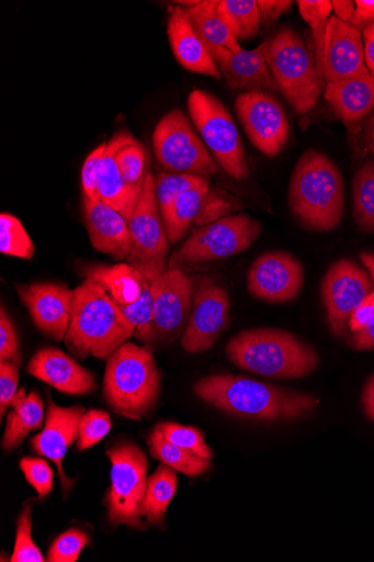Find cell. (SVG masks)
<instances>
[{"label": "cell", "mask_w": 374, "mask_h": 562, "mask_svg": "<svg viewBox=\"0 0 374 562\" xmlns=\"http://www.w3.org/2000/svg\"><path fill=\"white\" fill-rule=\"evenodd\" d=\"M154 296V344H171L183 335L193 308V279L168 269L150 283ZM152 344V345H154Z\"/></svg>", "instance_id": "cell-13"}, {"label": "cell", "mask_w": 374, "mask_h": 562, "mask_svg": "<svg viewBox=\"0 0 374 562\" xmlns=\"http://www.w3.org/2000/svg\"><path fill=\"white\" fill-rule=\"evenodd\" d=\"M86 279L101 284L118 304L135 303L141 295L146 279L132 266H91L83 272Z\"/></svg>", "instance_id": "cell-28"}, {"label": "cell", "mask_w": 374, "mask_h": 562, "mask_svg": "<svg viewBox=\"0 0 374 562\" xmlns=\"http://www.w3.org/2000/svg\"><path fill=\"white\" fill-rule=\"evenodd\" d=\"M134 335L135 328L101 284L86 279L75 289L72 318L65 341L77 359L109 360Z\"/></svg>", "instance_id": "cell-2"}, {"label": "cell", "mask_w": 374, "mask_h": 562, "mask_svg": "<svg viewBox=\"0 0 374 562\" xmlns=\"http://www.w3.org/2000/svg\"><path fill=\"white\" fill-rule=\"evenodd\" d=\"M288 203L306 228L336 229L344 214V182L338 167L314 149L305 151L292 176Z\"/></svg>", "instance_id": "cell-4"}, {"label": "cell", "mask_w": 374, "mask_h": 562, "mask_svg": "<svg viewBox=\"0 0 374 562\" xmlns=\"http://www.w3.org/2000/svg\"><path fill=\"white\" fill-rule=\"evenodd\" d=\"M122 139V131L109 143L100 164L98 175L99 200L121 213L129 223L141 192L132 189L122 177L116 162V151Z\"/></svg>", "instance_id": "cell-25"}, {"label": "cell", "mask_w": 374, "mask_h": 562, "mask_svg": "<svg viewBox=\"0 0 374 562\" xmlns=\"http://www.w3.org/2000/svg\"><path fill=\"white\" fill-rule=\"evenodd\" d=\"M270 40L262 42L251 50L242 49L238 54L224 47H207L213 59L219 67L233 89L248 91H281L267 63Z\"/></svg>", "instance_id": "cell-20"}, {"label": "cell", "mask_w": 374, "mask_h": 562, "mask_svg": "<svg viewBox=\"0 0 374 562\" xmlns=\"http://www.w3.org/2000/svg\"><path fill=\"white\" fill-rule=\"evenodd\" d=\"M363 46L366 68L374 76V22L363 29Z\"/></svg>", "instance_id": "cell-52"}, {"label": "cell", "mask_w": 374, "mask_h": 562, "mask_svg": "<svg viewBox=\"0 0 374 562\" xmlns=\"http://www.w3.org/2000/svg\"><path fill=\"white\" fill-rule=\"evenodd\" d=\"M168 34L175 59L183 68L217 80L222 78L218 65L193 30L182 7L170 8Z\"/></svg>", "instance_id": "cell-23"}, {"label": "cell", "mask_w": 374, "mask_h": 562, "mask_svg": "<svg viewBox=\"0 0 374 562\" xmlns=\"http://www.w3.org/2000/svg\"><path fill=\"white\" fill-rule=\"evenodd\" d=\"M112 463V484L104 497L110 522L145 530L140 506L147 486L148 461L135 443L120 442L106 450Z\"/></svg>", "instance_id": "cell-9"}, {"label": "cell", "mask_w": 374, "mask_h": 562, "mask_svg": "<svg viewBox=\"0 0 374 562\" xmlns=\"http://www.w3.org/2000/svg\"><path fill=\"white\" fill-rule=\"evenodd\" d=\"M353 214L361 229L374 234V164L364 165L353 179Z\"/></svg>", "instance_id": "cell-34"}, {"label": "cell", "mask_w": 374, "mask_h": 562, "mask_svg": "<svg viewBox=\"0 0 374 562\" xmlns=\"http://www.w3.org/2000/svg\"><path fill=\"white\" fill-rule=\"evenodd\" d=\"M226 352L239 369L271 379H302L318 367L316 350L294 334L274 328L241 331Z\"/></svg>", "instance_id": "cell-3"}, {"label": "cell", "mask_w": 374, "mask_h": 562, "mask_svg": "<svg viewBox=\"0 0 374 562\" xmlns=\"http://www.w3.org/2000/svg\"><path fill=\"white\" fill-rule=\"evenodd\" d=\"M18 294L35 327L52 340H65L70 328L75 290L61 283L18 284Z\"/></svg>", "instance_id": "cell-17"}, {"label": "cell", "mask_w": 374, "mask_h": 562, "mask_svg": "<svg viewBox=\"0 0 374 562\" xmlns=\"http://www.w3.org/2000/svg\"><path fill=\"white\" fill-rule=\"evenodd\" d=\"M360 260L362 265L366 268L372 283L374 284V254L371 252H362L360 255Z\"/></svg>", "instance_id": "cell-55"}, {"label": "cell", "mask_w": 374, "mask_h": 562, "mask_svg": "<svg viewBox=\"0 0 374 562\" xmlns=\"http://www.w3.org/2000/svg\"><path fill=\"white\" fill-rule=\"evenodd\" d=\"M0 251L22 260H32L35 252L34 243L20 220L8 213L0 216Z\"/></svg>", "instance_id": "cell-36"}, {"label": "cell", "mask_w": 374, "mask_h": 562, "mask_svg": "<svg viewBox=\"0 0 374 562\" xmlns=\"http://www.w3.org/2000/svg\"><path fill=\"white\" fill-rule=\"evenodd\" d=\"M89 537L79 529H70L52 543L47 553L49 562H76L82 550L89 546Z\"/></svg>", "instance_id": "cell-42"}, {"label": "cell", "mask_w": 374, "mask_h": 562, "mask_svg": "<svg viewBox=\"0 0 374 562\" xmlns=\"http://www.w3.org/2000/svg\"><path fill=\"white\" fill-rule=\"evenodd\" d=\"M86 413L82 405L65 407L48 397L44 428L31 440L32 449L57 467L61 485L67 492L72 488L75 481L65 473V457L68 449L78 440L79 425Z\"/></svg>", "instance_id": "cell-19"}, {"label": "cell", "mask_w": 374, "mask_h": 562, "mask_svg": "<svg viewBox=\"0 0 374 562\" xmlns=\"http://www.w3.org/2000/svg\"><path fill=\"white\" fill-rule=\"evenodd\" d=\"M267 63L291 106L299 114L311 111L322 79L304 40L292 30L281 31L270 40Z\"/></svg>", "instance_id": "cell-6"}, {"label": "cell", "mask_w": 374, "mask_h": 562, "mask_svg": "<svg viewBox=\"0 0 374 562\" xmlns=\"http://www.w3.org/2000/svg\"><path fill=\"white\" fill-rule=\"evenodd\" d=\"M292 4L291 0H259L258 8L261 14V23H272L279 20L283 14L291 11Z\"/></svg>", "instance_id": "cell-49"}, {"label": "cell", "mask_w": 374, "mask_h": 562, "mask_svg": "<svg viewBox=\"0 0 374 562\" xmlns=\"http://www.w3.org/2000/svg\"><path fill=\"white\" fill-rule=\"evenodd\" d=\"M336 16L343 22L351 23L355 13V3L336 0L332 2Z\"/></svg>", "instance_id": "cell-53"}, {"label": "cell", "mask_w": 374, "mask_h": 562, "mask_svg": "<svg viewBox=\"0 0 374 562\" xmlns=\"http://www.w3.org/2000/svg\"><path fill=\"white\" fill-rule=\"evenodd\" d=\"M209 189L208 180L180 194L163 217L169 241L181 240L197 218L204 198Z\"/></svg>", "instance_id": "cell-31"}, {"label": "cell", "mask_w": 374, "mask_h": 562, "mask_svg": "<svg viewBox=\"0 0 374 562\" xmlns=\"http://www.w3.org/2000/svg\"><path fill=\"white\" fill-rule=\"evenodd\" d=\"M233 209L230 204L224 200L223 198H216L215 200H211L206 194L204 198L201 212L197 216L199 225H207L213 222H217L223 220L226 216L229 210Z\"/></svg>", "instance_id": "cell-47"}, {"label": "cell", "mask_w": 374, "mask_h": 562, "mask_svg": "<svg viewBox=\"0 0 374 562\" xmlns=\"http://www.w3.org/2000/svg\"><path fill=\"white\" fill-rule=\"evenodd\" d=\"M115 158L127 186L141 192L149 172L145 146L129 133L122 131V139Z\"/></svg>", "instance_id": "cell-32"}, {"label": "cell", "mask_w": 374, "mask_h": 562, "mask_svg": "<svg viewBox=\"0 0 374 562\" xmlns=\"http://www.w3.org/2000/svg\"><path fill=\"white\" fill-rule=\"evenodd\" d=\"M374 322V291H372L352 313L349 329L352 334L360 333Z\"/></svg>", "instance_id": "cell-48"}, {"label": "cell", "mask_w": 374, "mask_h": 562, "mask_svg": "<svg viewBox=\"0 0 374 562\" xmlns=\"http://www.w3.org/2000/svg\"><path fill=\"white\" fill-rule=\"evenodd\" d=\"M118 306L124 316L135 328L134 336L136 339L145 346L150 347L154 344V296L150 283L147 280L144 282L141 295L135 303L121 304Z\"/></svg>", "instance_id": "cell-35"}, {"label": "cell", "mask_w": 374, "mask_h": 562, "mask_svg": "<svg viewBox=\"0 0 374 562\" xmlns=\"http://www.w3.org/2000/svg\"><path fill=\"white\" fill-rule=\"evenodd\" d=\"M106 148V143H102L94 148L86 159L81 172L82 192L86 199L99 200L98 175L101 160Z\"/></svg>", "instance_id": "cell-46"}, {"label": "cell", "mask_w": 374, "mask_h": 562, "mask_svg": "<svg viewBox=\"0 0 374 562\" xmlns=\"http://www.w3.org/2000/svg\"><path fill=\"white\" fill-rule=\"evenodd\" d=\"M27 373L70 395H87L98 390L94 374L57 348L39 349L27 364Z\"/></svg>", "instance_id": "cell-21"}, {"label": "cell", "mask_w": 374, "mask_h": 562, "mask_svg": "<svg viewBox=\"0 0 374 562\" xmlns=\"http://www.w3.org/2000/svg\"><path fill=\"white\" fill-rule=\"evenodd\" d=\"M236 111L252 145L265 157L279 156L290 134L280 102L267 92L246 91L238 95Z\"/></svg>", "instance_id": "cell-14"}, {"label": "cell", "mask_w": 374, "mask_h": 562, "mask_svg": "<svg viewBox=\"0 0 374 562\" xmlns=\"http://www.w3.org/2000/svg\"><path fill=\"white\" fill-rule=\"evenodd\" d=\"M128 226L131 254L127 263L151 283L162 276L169 266V238L158 206L151 171L147 175Z\"/></svg>", "instance_id": "cell-10"}, {"label": "cell", "mask_w": 374, "mask_h": 562, "mask_svg": "<svg viewBox=\"0 0 374 562\" xmlns=\"http://www.w3.org/2000/svg\"><path fill=\"white\" fill-rule=\"evenodd\" d=\"M45 418V406L39 394L36 391L26 394L25 389H20L8 416L2 441L4 450L18 448L27 435L43 426Z\"/></svg>", "instance_id": "cell-27"}, {"label": "cell", "mask_w": 374, "mask_h": 562, "mask_svg": "<svg viewBox=\"0 0 374 562\" xmlns=\"http://www.w3.org/2000/svg\"><path fill=\"white\" fill-rule=\"evenodd\" d=\"M0 361L22 363L19 335L4 305L0 310Z\"/></svg>", "instance_id": "cell-44"}, {"label": "cell", "mask_w": 374, "mask_h": 562, "mask_svg": "<svg viewBox=\"0 0 374 562\" xmlns=\"http://www.w3.org/2000/svg\"><path fill=\"white\" fill-rule=\"evenodd\" d=\"M366 143H367V146H369L370 150L374 155V140L366 139Z\"/></svg>", "instance_id": "cell-57"}, {"label": "cell", "mask_w": 374, "mask_h": 562, "mask_svg": "<svg viewBox=\"0 0 374 562\" xmlns=\"http://www.w3.org/2000/svg\"><path fill=\"white\" fill-rule=\"evenodd\" d=\"M366 139L374 140V114L369 119L365 124Z\"/></svg>", "instance_id": "cell-56"}, {"label": "cell", "mask_w": 374, "mask_h": 562, "mask_svg": "<svg viewBox=\"0 0 374 562\" xmlns=\"http://www.w3.org/2000/svg\"><path fill=\"white\" fill-rule=\"evenodd\" d=\"M111 416L102 411H89L81 418L77 448L80 451L98 445L112 430Z\"/></svg>", "instance_id": "cell-41"}, {"label": "cell", "mask_w": 374, "mask_h": 562, "mask_svg": "<svg viewBox=\"0 0 374 562\" xmlns=\"http://www.w3.org/2000/svg\"><path fill=\"white\" fill-rule=\"evenodd\" d=\"M362 402L366 415L374 422V375L370 378L364 386Z\"/></svg>", "instance_id": "cell-54"}, {"label": "cell", "mask_w": 374, "mask_h": 562, "mask_svg": "<svg viewBox=\"0 0 374 562\" xmlns=\"http://www.w3.org/2000/svg\"><path fill=\"white\" fill-rule=\"evenodd\" d=\"M305 271L294 255L272 250L260 255L252 263L247 286L261 301L285 303L295 300L303 290Z\"/></svg>", "instance_id": "cell-16"}, {"label": "cell", "mask_w": 374, "mask_h": 562, "mask_svg": "<svg viewBox=\"0 0 374 562\" xmlns=\"http://www.w3.org/2000/svg\"><path fill=\"white\" fill-rule=\"evenodd\" d=\"M157 428L172 443L186 449L202 458L211 459L215 452L205 442L204 435L194 427L183 426L173 423L157 425Z\"/></svg>", "instance_id": "cell-39"}, {"label": "cell", "mask_w": 374, "mask_h": 562, "mask_svg": "<svg viewBox=\"0 0 374 562\" xmlns=\"http://www.w3.org/2000/svg\"><path fill=\"white\" fill-rule=\"evenodd\" d=\"M177 472L162 464L148 477L140 506V516L147 526L163 527L167 510L177 494Z\"/></svg>", "instance_id": "cell-29"}, {"label": "cell", "mask_w": 374, "mask_h": 562, "mask_svg": "<svg viewBox=\"0 0 374 562\" xmlns=\"http://www.w3.org/2000/svg\"><path fill=\"white\" fill-rule=\"evenodd\" d=\"M194 393L228 415L264 423L302 419L319 404L308 393L231 374L206 376L194 385Z\"/></svg>", "instance_id": "cell-1"}, {"label": "cell", "mask_w": 374, "mask_h": 562, "mask_svg": "<svg viewBox=\"0 0 374 562\" xmlns=\"http://www.w3.org/2000/svg\"><path fill=\"white\" fill-rule=\"evenodd\" d=\"M20 372L19 366L0 361V418L4 419L8 411L19 392Z\"/></svg>", "instance_id": "cell-45"}, {"label": "cell", "mask_w": 374, "mask_h": 562, "mask_svg": "<svg viewBox=\"0 0 374 562\" xmlns=\"http://www.w3.org/2000/svg\"><path fill=\"white\" fill-rule=\"evenodd\" d=\"M373 291L367 273L350 260L335 263L322 281L320 294L333 334L340 339L348 335L352 313Z\"/></svg>", "instance_id": "cell-15"}, {"label": "cell", "mask_w": 374, "mask_h": 562, "mask_svg": "<svg viewBox=\"0 0 374 562\" xmlns=\"http://www.w3.org/2000/svg\"><path fill=\"white\" fill-rule=\"evenodd\" d=\"M160 373L148 346L125 342L106 360L103 397L114 413L140 422L155 408Z\"/></svg>", "instance_id": "cell-5"}, {"label": "cell", "mask_w": 374, "mask_h": 562, "mask_svg": "<svg viewBox=\"0 0 374 562\" xmlns=\"http://www.w3.org/2000/svg\"><path fill=\"white\" fill-rule=\"evenodd\" d=\"M349 346L356 350H374V322L364 330L352 334Z\"/></svg>", "instance_id": "cell-51"}, {"label": "cell", "mask_w": 374, "mask_h": 562, "mask_svg": "<svg viewBox=\"0 0 374 562\" xmlns=\"http://www.w3.org/2000/svg\"><path fill=\"white\" fill-rule=\"evenodd\" d=\"M374 22V0H356L355 13L351 24L358 30Z\"/></svg>", "instance_id": "cell-50"}, {"label": "cell", "mask_w": 374, "mask_h": 562, "mask_svg": "<svg viewBox=\"0 0 374 562\" xmlns=\"http://www.w3.org/2000/svg\"><path fill=\"white\" fill-rule=\"evenodd\" d=\"M178 4L185 7L186 19L206 47H224L234 54L243 49L219 10V0Z\"/></svg>", "instance_id": "cell-26"}, {"label": "cell", "mask_w": 374, "mask_h": 562, "mask_svg": "<svg viewBox=\"0 0 374 562\" xmlns=\"http://www.w3.org/2000/svg\"><path fill=\"white\" fill-rule=\"evenodd\" d=\"M231 301L224 288L207 276L193 279V308L181 344L189 353L209 350L229 329Z\"/></svg>", "instance_id": "cell-12"}, {"label": "cell", "mask_w": 374, "mask_h": 562, "mask_svg": "<svg viewBox=\"0 0 374 562\" xmlns=\"http://www.w3.org/2000/svg\"><path fill=\"white\" fill-rule=\"evenodd\" d=\"M149 452L160 463L190 477L201 476L211 469L209 459L172 443L157 427L149 435Z\"/></svg>", "instance_id": "cell-30"}, {"label": "cell", "mask_w": 374, "mask_h": 562, "mask_svg": "<svg viewBox=\"0 0 374 562\" xmlns=\"http://www.w3.org/2000/svg\"><path fill=\"white\" fill-rule=\"evenodd\" d=\"M320 79L339 82L367 72L361 32L351 23L331 16L328 22L322 57L318 65Z\"/></svg>", "instance_id": "cell-18"}, {"label": "cell", "mask_w": 374, "mask_h": 562, "mask_svg": "<svg viewBox=\"0 0 374 562\" xmlns=\"http://www.w3.org/2000/svg\"><path fill=\"white\" fill-rule=\"evenodd\" d=\"M12 562L46 561L32 537V505L24 506L16 524V538Z\"/></svg>", "instance_id": "cell-40"}, {"label": "cell", "mask_w": 374, "mask_h": 562, "mask_svg": "<svg viewBox=\"0 0 374 562\" xmlns=\"http://www.w3.org/2000/svg\"><path fill=\"white\" fill-rule=\"evenodd\" d=\"M26 481L37 492L38 498L49 495L55 483V471L43 458L26 457L20 464Z\"/></svg>", "instance_id": "cell-43"}, {"label": "cell", "mask_w": 374, "mask_h": 562, "mask_svg": "<svg viewBox=\"0 0 374 562\" xmlns=\"http://www.w3.org/2000/svg\"><path fill=\"white\" fill-rule=\"evenodd\" d=\"M325 95L338 117L350 128H356L374 110V76L367 71L327 83Z\"/></svg>", "instance_id": "cell-24"}, {"label": "cell", "mask_w": 374, "mask_h": 562, "mask_svg": "<svg viewBox=\"0 0 374 562\" xmlns=\"http://www.w3.org/2000/svg\"><path fill=\"white\" fill-rule=\"evenodd\" d=\"M219 10L238 41L257 36L261 14L256 0H219Z\"/></svg>", "instance_id": "cell-33"}, {"label": "cell", "mask_w": 374, "mask_h": 562, "mask_svg": "<svg viewBox=\"0 0 374 562\" xmlns=\"http://www.w3.org/2000/svg\"><path fill=\"white\" fill-rule=\"evenodd\" d=\"M154 178L156 198L163 217L180 194L207 181L204 177L172 172L158 173Z\"/></svg>", "instance_id": "cell-37"}, {"label": "cell", "mask_w": 374, "mask_h": 562, "mask_svg": "<svg viewBox=\"0 0 374 562\" xmlns=\"http://www.w3.org/2000/svg\"><path fill=\"white\" fill-rule=\"evenodd\" d=\"M83 217L94 249L111 255L115 260H126L131 254L128 222L101 200H83Z\"/></svg>", "instance_id": "cell-22"}, {"label": "cell", "mask_w": 374, "mask_h": 562, "mask_svg": "<svg viewBox=\"0 0 374 562\" xmlns=\"http://www.w3.org/2000/svg\"><path fill=\"white\" fill-rule=\"evenodd\" d=\"M190 116L219 166L234 179L249 177L243 144L229 111L216 97L193 90L188 99Z\"/></svg>", "instance_id": "cell-8"}, {"label": "cell", "mask_w": 374, "mask_h": 562, "mask_svg": "<svg viewBox=\"0 0 374 562\" xmlns=\"http://www.w3.org/2000/svg\"><path fill=\"white\" fill-rule=\"evenodd\" d=\"M152 146L157 161L172 173L207 178L217 172L204 143L181 111H172L158 122Z\"/></svg>", "instance_id": "cell-11"}, {"label": "cell", "mask_w": 374, "mask_h": 562, "mask_svg": "<svg viewBox=\"0 0 374 562\" xmlns=\"http://www.w3.org/2000/svg\"><path fill=\"white\" fill-rule=\"evenodd\" d=\"M261 228L258 221L243 214L204 225L173 252L169 269L183 270L236 257L258 240Z\"/></svg>", "instance_id": "cell-7"}, {"label": "cell", "mask_w": 374, "mask_h": 562, "mask_svg": "<svg viewBox=\"0 0 374 562\" xmlns=\"http://www.w3.org/2000/svg\"><path fill=\"white\" fill-rule=\"evenodd\" d=\"M297 5L301 16L311 29L315 60L318 68L320 57H322L326 29L333 12L332 2L329 0H299Z\"/></svg>", "instance_id": "cell-38"}]
</instances>
